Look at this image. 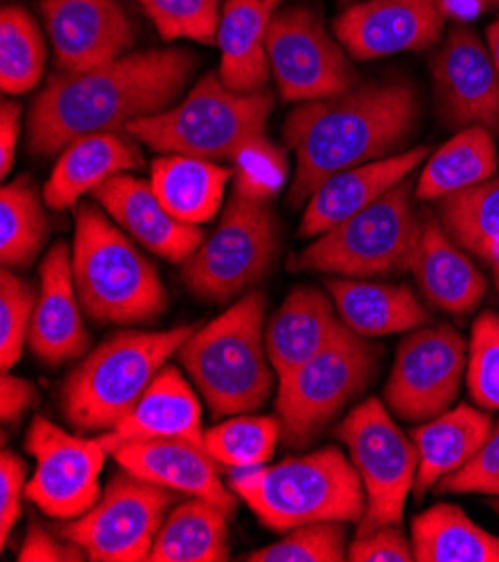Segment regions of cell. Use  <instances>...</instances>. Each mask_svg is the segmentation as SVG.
Returning a JSON list of instances; mask_svg holds the SVG:
<instances>
[{"label": "cell", "instance_id": "obj_36", "mask_svg": "<svg viewBox=\"0 0 499 562\" xmlns=\"http://www.w3.org/2000/svg\"><path fill=\"white\" fill-rule=\"evenodd\" d=\"M47 64L45 38L32 14L16 5H5L0 14V88L5 94L34 90Z\"/></svg>", "mask_w": 499, "mask_h": 562}, {"label": "cell", "instance_id": "obj_32", "mask_svg": "<svg viewBox=\"0 0 499 562\" xmlns=\"http://www.w3.org/2000/svg\"><path fill=\"white\" fill-rule=\"evenodd\" d=\"M497 171L495 135L481 126L457 131L423 166L417 182V200L439 202L468 191Z\"/></svg>", "mask_w": 499, "mask_h": 562}, {"label": "cell", "instance_id": "obj_18", "mask_svg": "<svg viewBox=\"0 0 499 562\" xmlns=\"http://www.w3.org/2000/svg\"><path fill=\"white\" fill-rule=\"evenodd\" d=\"M41 14L61 72L115 61L135 43V23L117 0H41Z\"/></svg>", "mask_w": 499, "mask_h": 562}, {"label": "cell", "instance_id": "obj_30", "mask_svg": "<svg viewBox=\"0 0 499 562\" xmlns=\"http://www.w3.org/2000/svg\"><path fill=\"white\" fill-rule=\"evenodd\" d=\"M234 168L193 155H161L150 166V184L180 222L200 227L213 220L225 200Z\"/></svg>", "mask_w": 499, "mask_h": 562}, {"label": "cell", "instance_id": "obj_1", "mask_svg": "<svg viewBox=\"0 0 499 562\" xmlns=\"http://www.w3.org/2000/svg\"><path fill=\"white\" fill-rule=\"evenodd\" d=\"M193 70L189 49H144L52 75L30 108L27 148L49 157L79 137L126 131L131 122L171 108Z\"/></svg>", "mask_w": 499, "mask_h": 562}, {"label": "cell", "instance_id": "obj_50", "mask_svg": "<svg viewBox=\"0 0 499 562\" xmlns=\"http://www.w3.org/2000/svg\"><path fill=\"white\" fill-rule=\"evenodd\" d=\"M492 267V276H495V288H497V296H499V262L490 265Z\"/></svg>", "mask_w": 499, "mask_h": 562}, {"label": "cell", "instance_id": "obj_14", "mask_svg": "<svg viewBox=\"0 0 499 562\" xmlns=\"http://www.w3.org/2000/svg\"><path fill=\"white\" fill-rule=\"evenodd\" d=\"M266 56L281 97L290 103L329 99L356 86L345 47L327 34L311 8L290 5L273 14Z\"/></svg>", "mask_w": 499, "mask_h": 562}, {"label": "cell", "instance_id": "obj_10", "mask_svg": "<svg viewBox=\"0 0 499 562\" xmlns=\"http://www.w3.org/2000/svg\"><path fill=\"white\" fill-rule=\"evenodd\" d=\"M279 220L269 202L231 193L217 229L182 262L186 288L202 301L229 303L269 273L279 256Z\"/></svg>", "mask_w": 499, "mask_h": 562}, {"label": "cell", "instance_id": "obj_52", "mask_svg": "<svg viewBox=\"0 0 499 562\" xmlns=\"http://www.w3.org/2000/svg\"><path fill=\"white\" fill-rule=\"evenodd\" d=\"M490 504H492V509H495V514L499 516V497H497L495 502H490Z\"/></svg>", "mask_w": 499, "mask_h": 562}, {"label": "cell", "instance_id": "obj_13", "mask_svg": "<svg viewBox=\"0 0 499 562\" xmlns=\"http://www.w3.org/2000/svg\"><path fill=\"white\" fill-rule=\"evenodd\" d=\"M466 368L468 344L453 325H421L397 350L383 404L404 422L434 419L457 400Z\"/></svg>", "mask_w": 499, "mask_h": 562}, {"label": "cell", "instance_id": "obj_40", "mask_svg": "<svg viewBox=\"0 0 499 562\" xmlns=\"http://www.w3.org/2000/svg\"><path fill=\"white\" fill-rule=\"evenodd\" d=\"M38 290L30 280L3 267L0 273V368L8 372L21 361L30 339Z\"/></svg>", "mask_w": 499, "mask_h": 562}, {"label": "cell", "instance_id": "obj_41", "mask_svg": "<svg viewBox=\"0 0 499 562\" xmlns=\"http://www.w3.org/2000/svg\"><path fill=\"white\" fill-rule=\"evenodd\" d=\"M163 41L191 38L217 43L222 19L219 0H137Z\"/></svg>", "mask_w": 499, "mask_h": 562}, {"label": "cell", "instance_id": "obj_3", "mask_svg": "<svg viewBox=\"0 0 499 562\" xmlns=\"http://www.w3.org/2000/svg\"><path fill=\"white\" fill-rule=\"evenodd\" d=\"M264 305L262 292H247L197 327L178 352L215 419L258 411L279 379L266 355Z\"/></svg>", "mask_w": 499, "mask_h": 562}, {"label": "cell", "instance_id": "obj_46", "mask_svg": "<svg viewBox=\"0 0 499 562\" xmlns=\"http://www.w3.org/2000/svg\"><path fill=\"white\" fill-rule=\"evenodd\" d=\"M21 562H79L88 560L86 551L68 540V544L59 542L47 529H43L38 522H32L23 547L19 551Z\"/></svg>", "mask_w": 499, "mask_h": 562}, {"label": "cell", "instance_id": "obj_34", "mask_svg": "<svg viewBox=\"0 0 499 562\" xmlns=\"http://www.w3.org/2000/svg\"><path fill=\"white\" fill-rule=\"evenodd\" d=\"M434 204L441 227L460 247L499 262V176Z\"/></svg>", "mask_w": 499, "mask_h": 562}, {"label": "cell", "instance_id": "obj_48", "mask_svg": "<svg viewBox=\"0 0 499 562\" xmlns=\"http://www.w3.org/2000/svg\"><path fill=\"white\" fill-rule=\"evenodd\" d=\"M21 135V105L14 101H3L0 105V173L3 178L10 176L16 146Z\"/></svg>", "mask_w": 499, "mask_h": 562}, {"label": "cell", "instance_id": "obj_21", "mask_svg": "<svg viewBox=\"0 0 499 562\" xmlns=\"http://www.w3.org/2000/svg\"><path fill=\"white\" fill-rule=\"evenodd\" d=\"M110 456L124 471L146 482L208 499L227 514L236 512V495L219 477L225 467L213 460L204 443L189 439H135L117 446Z\"/></svg>", "mask_w": 499, "mask_h": 562}, {"label": "cell", "instance_id": "obj_2", "mask_svg": "<svg viewBox=\"0 0 499 562\" xmlns=\"http://www.w3.org/2000/svg\"><path fill=\"white\" fill-rule=\"evenodd\" d=\"M419 115L417 90L406 81L356 83L343 94L300 103L283 128L285 146L296 155L290 204H307L345 168L393 155L415 133Z\"/></svg>", "mask_w": 499, "mask_h": 562}, {"label": "cell", "instance_id": "obj_25", "mask_svg": "<svg viewBox=\"0 0 499 562\" xmlns=\"http://www.w3.org/2000/svg\"><path fill=\"white\" fill-rule=\"evenodd\" d=\"M144 166L137 146L120 133H94L75 139L61 153L43 187L45 204L54 211L75 209L86 193L103 182Z\"/></svg>", "mask_w": 499, "mask_h": 562}, {"label": "cell", "instance_id": "obj_35", "mask_svg": "<svg viewBox=\"0 0 499 562\" xmlns=\"http://www.w3.org/2000/svg\"><path fill=\"white\" fill-rule=\"evenodd\" d=\"M43 193L30 176L8 182L0 191V260L8 269H23L47 240Z\"/></svg>", "mask_w": 499, "mask_h": 562}, {"label": "cell", "instance_id": "obj_20", "mask_svg": "<svg viewBox=\"0 0 499 562\" xmlns=\"http://www.w3.org/2000/svg\"><path fill=\"white\" fill-rule=\"evenodd\" d=\"M81 310L72 273V249L68 243H57L41 262L38 301L27 339L38 361L61 366L86 355L90 334Z\"/></svg>", "mask_w": 499, "mask_h": 562}, {"label": "cell", "instance_id": "obj_37", "mask_svg": "<svg viewBox=\"0 0 499 562\" xmlns=\"http://www.w3.org/2000/svg\"><path fill=\"white\" fill-rule=\"evenodd\" d=\"M283 437L279 417L236 415L204 430V448L225 469L240 471L262 467L273 458Z\"/></svg>", "mask_w": 499, "mask_h": 562}, {"label": "cell", "instance_id": "obj_15", "mask_svg": "<svg viewBox=\"0 0 499 562\" xmlns=\"http://www.w3.org/2000/svg\"><path fill=\"white\" fill-rule=\"evenodd\" d=\"M25 451L36 460L25 497L47 518L75 520L101 499L107 451L99 437H79L45 417H34L25 435Z\"/></svg>", "mask_w": 499, "mask_h": 562}, {"label": "cell", "instance_id": "obj_44", "mask_svg": "<svg viewBox=\"0 0 499 562\" xmlns=\"http://www.w3.org/2000/svg\"><path fill=\"white\" fill-rule=\"evenodd\" d=\"M25 475L27 464L21 456L10 448L0 453V547H5L21 514H23V495H25Z\"/></svg>", "mask_w": 499, "mask_h": 562}, {"label": "cell", "instance_id": "obj_8", "mask_svg": "<svg viewBox=\"0 0 499 562\" xmlns=\"http://www.w3.org/2000/svg\"><path fill=\"white\" fill-rule=\"evenodd\" d=\"M421 217L412 184L401 180L367 209L320 234L287 260L290 271H320L337 278H374L410 269Z\"/></svg>", "mask_w": 499, "mask_h": 562}, {"label": "cell", "instance_id": "obj_42", "mask_svg": "<svg viewBox=\"0 0 499 562\" xmlns=\"http://www.w3.org/2000/svg\"><path fill=\"white\" fill-rule=\"evenodd\" d=\"M468 395L484 411H499V316L479 314L473 325L466 368Z\"/></svg>", "mask_w": 499, "mask_h": 562}, {"label": "cell", "instance_id": "obj_29", "mask_svg": "<svg viewBox=\"0 0 499 562\" xmlns=\"http://www.w3.org/2000/svg\"><path fill=\"white\" fill-rule=\"evenodd\" d=\"M495 422L484 408L460 404L412 430L419 453L415 495L423 497L439 480L462 469L488 439Z\"/></svg>", "mask_w": 499, "mask_h": 562}, {"label": "cell", "instance_id": "obj_28", "mask_svg": "<svg viewBox=\"0 0 499 562\" xmlns=\"http://www.w3.org/2000/svg\"><path fill=\"white\" fill-rule=\"evenodd\" d=\"M325 288L339 318L365 339L410 331L432 321L408 285L372 283L367 278H329Z\"/></svg>", "mask_w": 499, "mask_h": 562}, {"label": "cell", "instance_id": "obj_11", "mask_svg": "<svg viewBox=\"0 0 499 562\" xmlns=\"http://www.w3.org/2000/svg\"><path fill=\"white\" fill-rule=\"evenodd\" d=\"M334 435L348 446L365 488V516L356 536L401 525L419 469L415 439L397 426L390 411L376 397L356 406L337 426Z\"/></svg>", "mask_w": 499, "mask_h": 562}, {"label": "cell", "instance_id": "obj_17", "mask_svg": "<svg viewBox=\"0 0 499 562\" xmlns=\"http://www.w3.org/2000/svg\"><path fill=\"white\" fill-rule=\"evenodd\" d=\"M443 23L441 0H361L334 21V34L356 61H374L432 47Z\"/></svg>", "mask_w": 499, "mask_h": 562}, {"label": "cell", "instance_id": "obj_12", "mask_svg": "<svg viewBox=\"0 0 499 562\" xmlns=\"http://www.w3.org/2000/svg\"><path fill=\"white\" fill-rule=\"evenodd\" d=\"M173 502L175 491L122 469L110 477L101 499L88 514L66 520L61 536L94 562H141L148 560Z\"/></svg>", "mask_w": 499, "mask_h": 562}, {"label": "cell", "instance_id": "obj_23", "mask_svg": "<svg viewBox=\"0 0 499 562\" xmlns=\"http://www.w3.org/2000/svg\"><path fill=\"white\" fill-rule=\"evenodd\" d=\"M439 217L421 215L410 269L426 303L451 316H466L479 307L488 283L475 262L464 254Z\"/></svg>", "mask_w": 499, "mask_h": 562}, {"label": "cell", "instance_id": "obj_51", "mask_svg": "<svg viewBox=\"0 0 499 562\" xmlns=\"http://www.w3.org/2000/svg\"><path fill=\"white\" fill-rule=\"evenodd\" d=\"M484 10H497L499 8V0H481Z\"/></svg>", "mask_w": 499, "mask_h": 562}, {"label": "cell", "instance_id": "obj_33", "mask_svg": "<svg viewBox=\"0 0 499 562\" xmlns=\"http://www.w3.org/2000/svg\"><path fill=\"white\" fill-rule=\"evenodd\" d=\"M410 540L417 562H499V538L449 502L419 514Z\"/></svg>", "mask_w": 499, "mask_h": 562}, {"label": "cell", "instance_id": "obj_22", "mask_svg": "<svg viewBox=\"0 0 499 562\" xmlns=\"http://www.w3.org/2000/svg\"><path fill=\"white\" fill-rule=\"evenodd\" d=\"M426 157L428 148L417 146L397 155L345 168V171L327 178L305 204L298 236L318 238L343 220L367 209L383 193L410 178V173L419 164H423Z\"/></svg>", "mask_w": 499, "mask_h": 562}, {"label": "cell", "instance_id": "obj_49", "mask_svg": "<svg viewBox=\"0 0 499 562\" xmlns=\"http://www.w3.org/2000/svg\"><path fill=\"white\" fill-rule=\"evenodd\" d=\"M486 43H488V52H490V56H492V64H495V68H497V72H499V16H497V21H492V23L488 25V30H486Z\"/></svg>", "mask_w": 499, "mask_h": 562}, {"label": "cell", "instance_id": "obj_6", "mask_svg": "<svg viewBox=\"0 0 499 562\" xmlns=\"http://www.w3.org/2000/svg\"><path fill=\"white\" fill-rule=\"evenodd\" d=\"M72 273L81 307L94 323H150L169 305L152 262L94 204L77 209Z\"/></svg>", "mask_w": 499, "mask_h": 562}, {"label": "cell", "instance_id": "obj_19", "mask_svg": "<svg viewBox=\"0 0 499 562\" xmlns=\"http://www.w3.org/2000/svg\"><path fill=\"white\" fill-rule=\"evenodd\" d=\"M92 198L120 229L163 260L182 265L204 243L200 227L180 222L161 204L150 180L120 173L103 182Z\"/></svg>", "mask_w": 499, "mask_h": 562}, {"label": "cell", "instance_id": "obj_26", "mask_svg": "<svg viewBox=\"0 0 499 562\" xmlns=\"http://www.w3.org/2000/svg\"><path fill=\"white\" fill-rule=\"evenodd\" d=\"M285 0H227L217 30L219 79L236 92L264 90L269 79L266 30Z\"/></svg>", "mask_w": 499, "mask_h": 562}, {"label": "cell", "instance_id": "obj_5", "mask_svg": "<svg viewBox=\"0 0 499 562\" xmlns=\"http://www.w3.org/2000/svg\"><path fill=\"white\" fill-rule=\"evenodd\" d=\"M195 329V325H182L163 331L124 329L113 334L66 379L61 387L64 417L83 432L113 430Z\"/></svg>", "mask_w": 499, "mask_h": 562}, {"label": "cell", "instance_id": "obj_24", "mask_svg": "<svg viewBox=\"0 0 499 562\" xmlns=\"http://www.w3.org/2000/svg\"><path fill=\"white\" fill-rule=\"evenodd\" d=\"M107 453L135 439H189L204 443L202 406L191 383L175 366H163L135 408L99 435Z\"/></svg>", "mask_w": 499, "mask_h": 562}, {"label": "cell", "instance_id": "obj_9", "mask_svg": "<svg viewBox=\"0 0 499 562\" xmlns=\"http://www.w3.org/2000/svg\"><path fill=\"white\" fill-rule=\"evenodd\" d=\"M378 357L376 346L341 323L318 355L279 379L275 417L281 419L285 443L309 446L370 385Z\"/></svg>", "mask_w": 499, "mask_h": 562}, {"label": "cell", "instance_id": "obj_43", "mask_svg": "<svg viewBox=\"0 0 499 562\" xmlns=\"http://www.w3.org/2000/svg\"><path fill=\"white\" fill-rule=\"evenodd\" d=\"M439 495H497L499 497V419L479 451L455 473L434 484Z\"/></svg>", "mask_w": 499, "mask_h": 562}, {"label": "cell", "instance_id": "obj_27", "mask_svg": "<svg viewBox=\"0 0 499 562\" xmlns=\"http://www.w3.org/2000/svg\"><path fill=\"white\" fill-rule=\"evenodd\" d=\"M341 323L334 301L316 288H296L264 327L266 355L279 379L318 355Z\"/></svg>", "mask_w": 499, "mask_h": 562}, {"label": "cell", "instance_id": "obj_4", "mask_svg": "<svg viewBox=\"0 0 499 562\" xmlns=\"http://www.w3.org/2000/svg\"><path fill=\"white\" fill-rule=\"evenodd\" d=\"M229 488L275 533L322 520L359 525L365 516L361 475L337 446L234 471Z\"/></svg>", "mask_w": 499, "mask_h": 562}, {"label": "cell", "instance_id": "obj_31", "mask_svg": "<svg viewBox=\"0 0 499 562\" xmlns=\"http://www.w3.org/2000/svg\"><path fill=\"white\" fill-rule=\"evenodd\" d=\"M229 514L217 504L191 497L166 516L150 562H225L229 560Z\"/></svg>", "mask_w": 499, "mask_h": 562}, {"label": "cell", "instance_id": "obj_38", "mask_svg": "<svg viewBox=\"0 0 499 562\" xmlns=\"http://www.w3.org/2000/svg\"><path fill=\"white\" fill-rule=\"evenodd\" d=\"M249 562H343L348 560V522L322 520L285 531L281 540L247 553Z\"/></svg>", "mask_w": 499, "mask_h": 562}, {"label": "cell", "instance_id": "obj_39", "mask_svg": "<svg viewBox=\"0 0 499 562\" xmlns=\"http://www.w3.org/2000/svg\"><path fill=\"white\" fill-rule=\"evenodd\" d=\"M231 168L236 193L256 202H271L287 180V155L262 135L236 150Z\"/></svg>", "mask_w": 499, "mask_h": 562}, {"label": "cell", "instance_id": "obj_7", "mask_svg": "<svg viewBox=\"0 0 499 562\" xmlns=\"http://www.w3.org/2000/svg\"><path fill=\"white\" fill-rule=\"evenodd\" d=\"M271 110V92H236L208 72L184 101L131 122L126 133L161 155L231 161L242 144L266 135Z\"/></svg>", "mask_w": 499, "mask_h": 562}, {"label": "cell", "instance_id": "obj_16", "mask_svg": "<svg viewBox=\"0 0 499 562\" xmlns=\"http://www.w3.org/2000/svg\"><path fill=\"white\" fill-rule=\"evenodd\" d=\"M439 117L451 128L481 126L499 137V72L488 45L455 27L430 61Z\"/></svg>", "mask_w": 499, "mask_h": 562}, {"label": "cell", "instance_id": "obj_47", "mask_svg": "<svg viewBox=\"0 0 499 562\" xmlns=\"http://www.w3.org/2000/svg\"><path fill=\"white\" fill-rule=\"evenodd\" d=\"M38 402L36 385L23 376L3 372L0 376V419L3 424H16Z\"/></svg>", "mask_w": 499, "mask_h": 562}, {"label": "cell", "instance_id": "obj_45", "mask_svg": "<svg viewBox=\"0 0 499 562\" xmlns=\"http://www.w3.org/2000/svg\"><path fill=\"white\" fill-rule=\"evenodd\" d=\"M352 562H412V540L406 538L401 525L378 527L370 533L356 536L348 547Z\"/></svg>", "mask_w": 499, "mask_h": 562}]
</instances>
